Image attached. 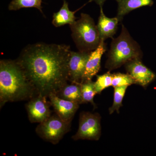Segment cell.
Returning <instances> with one entry per match:
<instances>
[{"label": "cell", "mask_w": 156, "mask_h": 156, "mask_svg": "<svg viewBox=\"0 0 156 156\" xmlns=\"http://www.w3.org/2000/svg\"><path fill=\"white\" fill-rule=\"evenodd\" d=\"M71 51L68 45L36 43L26 47L16 60L38 95L48 97L68 83Z\"/></svg>", "instance_id": "obj_1"}, {"label": "cell", "mask_w": 156, "mask_h": 156, "mask_svg": "<svg viewBox=\"0 0 156 156\" xmlns=\"http://www.w3.org/2000/svg\"><path fill=\"white\" fill-rule=\"evenodd\" d=\"M38 95L17 60L0 61V107L7 102L29 100Z\"/></svg>", "instance_id": "obj_2"}, {"label": "cell", "mask_w": 156, "mask_h": 156, "mask_svg": "<svg viewBox=\"0 0 156 156\" xmlns=\"http://www.w3.org/2000/svg\"><path fill=\"white\" fill-rule=\"evenodd\" d=\"M140 47L132 38L124 25L119 36L113 39L105 67L109 70L116 69L136 58H140Z\"/></svg>", "instance_id": "obj_3"}, {"label": "cell", "mask_w": 156, "mask_h": 156, "mask_svg": "<svg viewBox=\"0 0 156 156\" xmlns=\"http://www.w3.org/2000/svg\"><path fill=\"white\" fill-rule=\"evenodd\" d=\"M70 27L79 51L90 52L98 47L101 40L100 35L97 26L89 15L82 13L80 17Z\"/></svg>", "instance_id": "obj_4"}, {"label": "cell", "mask_w": 156, "mask_h": 156, "mask_svg": "<svg viewBox=\"0 0 156 156\" xmlns=\"http://www.w3.org/2000/svg\"><path fill=\"white\" fill-rule=\"evenodd\" d=\"M71 126V123L66 122L55 113L39 123L36 128V132L45 141L56 144L70 131Z\"/></svg>", "instance_id": "obj_5"}, {"label": "cell", "mask_w": 156, "mask_h": 156, "mask_svg": "<svg viewBox=\"0 0 156 156\" xmlns=\"http://www.w3.org/2000/svg\"><path fill=\"white\" fill-rule=\"evenodd\" d=\"M101 135V116L98 113L82 112L80 115L79 128L72 138L74 140H98Z\"/></svg>", "instance_id": "obj_6"}, {"label": "cell", "mask_w": 156, "mask_h": 156, "mask_svg": "<svg viewBox=\"0 0 156 156\" xmlns=\"http://www.w3.org/2000/svg\"><path fill=\"white\" fill-rule=\"evenodd\" d=\"M47 96L37 95L25 105L29 120L31 123H41L51 115L50 101Z\"/></svg>", "instance_id": "obj_7"}, {"label": "cell", "mask_w": 156, "mask_h": 156, "mask_svg": "<svg viewBox=\"0 0 156 156\" xmlns=\"http://www.w3.org/2000/svg\"><path fill=\"white\" fill-rule=\"evenodd\" d=\"M90 52L71 51L68 64L69 81L71 83L76 84L82 83Z\"/></svg>", "instance_id": "obj_8"}, {"label": "cell", "mask_w": 156, "mask_h": 156, "mask_svg": "<svg viewBox=\"0 0 156 156\" xmlns=\"http://www.w3.org/2000/svg\"><path fill=\"white\" fill-rule=\"evenodd\" d=\"M140 60V58H136L128 62L126 64V68L128 74L133 78L136 84L145 87L155 80L156 76Z\"/></svg>", "instance_id": "obj_9"}, {"label": "cell", "mask_w": 156, "mask_h": 156, "mask_svg": "<svg viewBox=\"0 0 156 156\" xmlns=\"http://www.w3.org/2000/svg\"><path fill=\"white\" fill-rule=\"evenodd\" d=\"M48 98L55 113L66 122L71 123L80 104L60 98L55 94H50Z\"/></svg>", "instance_id": "obj_10"}, {"label": "cell", "mask_w": 156, "mask_h": 156, "mask_svg": "<svg viewBox=\"0 0 156 156\" xmlns=\"http://www.w3.org/2000/svg\"><path fill=\"white\" fill-rule=\"evenodd\" d=\"M104 41L103 39H101L98 47L90 52L86 64L82 83L85 81L92 80V78L99 72L101 57L106 50Z\"/></svg>", "instance_id": "obj_11"}, {"label": "cell", "mask_w": 156, "mask_h": 156, "mask_svg": "<svg viewBox=\"0 0 156 156\" xmlns=\"http://www.w3.org/2000/svg\"><path fill=\"white\" fill-rule=\"evenodd\" d=\"M120 21L118 17L109 18L105 15L102 7H100V13L97 25L101 39L112 38L118 28Z\"/></svg>", "instance_id": "obj_12"}, {"label": "cell", "mask_w": 156, "mask_h": 156, "mask_svg": "<svg viewBox=\"0 0 156 156\" xmlns=\"http://www.w3.org/2000/svg\"><path fill=\"white\" fill-rule=\"evenodd\" d=\"M81 8L75 11H70L69 8L68 3L66 0H64L63 5L60 10L53 14L52 20L53 25L55 27H58L66 24L70 25L73 24L76 19L75 14Z\"/></svg>", "instance_id": "obj_13"}, {"label": "cell", "mask_w": 156, "mask_h": 156, "mask_svg": "<svg viewBox=\"0 0 156 156\" xmlns=\"http://www.w3.org/2000/svg\"><path fill=\"white\" fill-rule=\"evenodd\" d=\"M118 4L117 17L121 20L129 12L144 6L153 5V0H116Z\"/></svg>", "instance_id": "obj_14"}, {"label": "cell", "mask_w": 156, "mask_h": 156, "mask_svg": "<svg viewBox=\"0 0 156 156\" xmlns=\"http://www.w3.org/2000/svg\"><path fill=\"white\" fill-rule=\"evenodd\" d=\"M58 97L81 104H83L80 84H66L56 94Z\"/></svg>", "instance_id": "obj_15"}, {"label": "cell", "mask_w": 156, "mask_h": 156, "mask_svg": "<svg viewBox=\"0 0 156 156\" xmlns=\"http://www.w3.org/2000/svg\"><path fill=\"white\" fill-rule=\"evenodd\" d=\"M81 95L83 103H90L94 107L96 105L94 103V97L96 95L94 82L87 80L80 83Z\"/></svg>", "instance_id": "obj_16"}, {"label": "cell", "mask_w": 156, "mask_h": 156, "mask_svg": "<svg viewBox=\"0 0 156 156\" xmlns=\"http://www.w3.org/2000/svg\"><path fill=\"white\" fill-rule=\"evenodd\" d=\"M42 0H12L9 6L10 11H17L23 8H36L44 14Z\"/></svg>", "instance_id": "obj_17"}, {"label": "cell", "mask_w": 156, "mask_h": 156, "mask_svg": "<svg viewBox=\"0 0 156 156\" xmlns=\"http://www.w3.org/2000/svg\"><path fill=\"white\" fill-rule=\"evenodd\" d=\"M128 87H117L114 88V95L112 105L109 109L110 114L116 111L118 113L119 112L120 108L122 106V101L126 89Z\"/></svg>", "instance_id": "obj_18"}, {"label": "cell", "mask_w": 156, "mask_h": 156, "mask_svg": "<svg viewBox=\"0 0 156 156\" xmlns=\"http://www.w3.org/2000/svg\"><path fill=\"white\" fill-rule=\"evenodd\" d=\"M136 84L133 78L129 74L116 73L113 74L112 86L114 88L117 87L131 86Z\"/></svg>", "instance_id": "obj_19"}, {"label": "cell", "mask_w": 156, "mask_h": 156, "mask_svg": "<svg viewBox=\"0 0 156 156\" xmlns=\"http://www.w3.org/2000/svg\"><path fill=\"white\" fill-rule=\"evenodd\" d=\"M112 77L113 74L109 72L102 75L97 76V80L94 82L96 94H100L105 89L112 86Z\"/></svg>", "instance_id": "obj_20"}, {"label": "cell", "mask_w": 156, "mask_h": 156, "mask_svg": "<svg viewBox=\"0 0 156 156\" xmlns=\"http://www.w3.org/2000/svg\"><path fill=\"white\" fill-rule=\"evenodd\" d=\"M107 0H90L91 2L92 1H94L97 5L100 6V7H102V6L104 4L105 2Z\"/></svg>", "instance_id": "obj_21"}]
</instances>
